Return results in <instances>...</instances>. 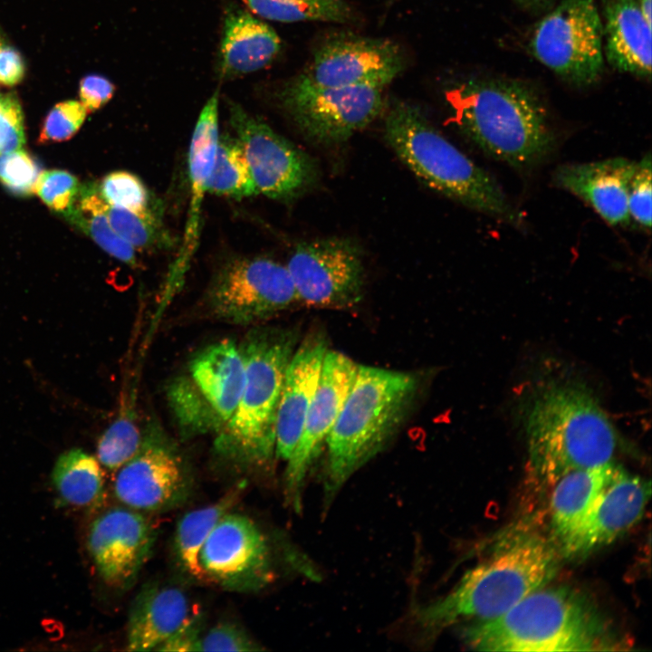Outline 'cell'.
Here are the masks:
<instances>
[{
    "label": "cell",
    "mask_w": 652,
    "mask_h": 652,
    "mask_svg": "<svg viewBox=\"0 0 652 652\" xmlns=\"http://www.w3.org/2000/svg\"><path fill=\"white\" fill-rule=\"evenodd\" d=\"M446 96L458 129L495 160L528 171L555 149L557 137L546 108L520 82L471 80Z\"/></svg>",
    "instance_id": "6da1fadb"
},
{
    "label": "cell",
    "mask_w": 652,
    "mask_h": 652,
    "mask_svg": "<svg viewBox=\"0 0 652 652\" xmlns=\"http://www.w3.org/2000/svg\"><path fill=\"white\" fill-rule=\"evenodd\" d=\"M482 651L614 650L618 642L594 603L569 587L542 586L499 617L462 632Z\"/></svg>",
    "instance_id": "7a4b0ae2"
},
{
    "label": "cell",
    "mask_w": 652,
    "mask_h": 652,
    "mask_svg": "<svg viewBox=\"0 0 652 652\" xmlns=\"http://www.w3.org/2000/svg\"><path fill=\"white\" fill-rule=\"evenodd\" d=\"M556 568L550 543L519 537L466 571L446 594L417 607L413 622L427 640L457 622L499 617L545 586Z\"/></svg>",
    "instance_id": "3957f363"
},
{
    "label": "cell",
    "mask_w": 652,
    "mask_h": 652,
    "mask_svg": "<svg viewBox=\"0 0 652 652\" xmlns=\"http://www.w3.org/2000/svg\"><path fill=\"white\" fill-rule=\"evenodd\" d=\"M417 386L411 373L358 365L325 442V509L351 475L385 448L408 413Z\"/></svg>",
    "instance_id": "277c9868"
},
{
    "label": "cell",
    "mask_w": 652,
    "mask_h": 652,
    "mask_svg": "<svg viewBox=\"0 0 652 652\" xmlns=\"http://www.w3.org/2000/svg\"><path fill=\"white\" fill-rule=\"evenodd\" d=\"M529 464L551 485L564 474L612 462L613 425L594 397L574 385H553L532 400L525 417Z\"/></svg>",
    "instance_id": "5b68a950"
},
{
    "label": "cell",
    "mask_w": 652,
    "mask_h": 652,
    "mask_svg": "<svg viewBox=\"0 0 652 652\" xmlns=\"http://www.w3.org/2000/svg\"><path fill=\"white\" fill-rule=\"evenodd\" d=\"M384 136L398 158L429 188L514 226L523 216L497 180L459 150L414 105L388 109Z\"/></svg>",
    "instance_id": "8992f818"
},
{
    "label": "cell",
    "mask_w": 652,
    "mask_h": 652,
    "mask_svg": "<svg viewBox=\"0 0 652 652\" xmlns=\"http://www.w3.org/2000/svg\"><path fill=\"white\" fill-rule=\"evenodd\" d=\"M295 342L289 331L254 328L238 345L244 384L235 413L216 432L214 449L221 459L244 469L271 464L281 390Z\"/></svg>",
    "instance_id": "52a82bcc"
},
{
    "label": "cell",
    "mask_w": 652,
    "mask_h": 652,
    "mask_svg": "<svg viewBox=\"0 0 652 652\" xmlns=\"http://www.w3.org/2000/svg\"><path fill=\"white\" fill-rule=\"evenodd\" d=\"M381 90L366 85L322 86L302 73L284 82L275 98L307 139L326 146L346 141L380 114Z\"/></svg>",
    "instance_id": "ba28073f"
},
{
    "label": "cell",
    "mask_w": 652,
    "mask_h": 652,
    "mask_svg": "<svg viewBox=\"0 0 652 652\" xmlns=\"http://www.w3.org/2000/svg\"><path fill=\"white\" fill-rule=\"evenodd\" d=\"M603 24L594 0H563L536 25L534 57L565 81L585 86L604 68Z\"/></svg>",
    "instance_id": "9c48e42d"
},
{
    "label": "cell",
    "mask_w": 652,
    "mask_h": 652,
    "mask_svg": "<svg viewBox=\"0 0 652 652\" xmlns=\"http://www.w3.org/2000/svg\"><path fill=\"white\" fill-rule=\"evenodd\" d=\"M212 313L225 322L249 325L299 302L286 265L264 256H242L225 262L207 291Z\"/></svg>",
    "instance_id": "30bf717a"
},
{
    "label": "cell",
    "mask_w": 652,
    "mask_h": 652,
    "mask_svg": "<svg viewBox=\"0 0 652 652\" xmlns=\"http://www.w3.org/2000/svg\"><path fill=\"white\" fill-rule=\"evenodd\" d=\"M228 113L258 194L290 201L316 184L319 170L310 155L232 101Z\"/></svg>",
    "instance_id": "8fae6325"
},
{
    "label": "cell",
    "mask_w": 652,
    "mask_h": 652,
    "mask_svg": "<svg viewBox=\"0 0 652 652\" xmlns=\"http://www.w3.org/2000/svg\"><path fill=\"white\" fill-rule=\"evenodd\" d=\"M286 267L299 302L343 310L362 299V253L354 240L332 236L299 243Z\"/></svg>",
    "instance_id": "7c38bea8"
},
{
    "label": "cell",
    "mask_w": 652,
    "mask_h": 652,
    "mask_svg": "<svg viewBox=\"0 0 652 652\" xmlns=\"http://www.w3.org/2000/svg\"><path fill=\"white\" fill-rule=\"evenodd\" d=\"M203 580L235 592L257 591L274 579L268 541L249 517L231 512L208 535L199 553Z\"/></svg>",
    "instance_id": "4fadbf2b"
},
{
    "label": "cell",
    "mask_w": 652,
    "mask_h": 652,
    "mask_svg": "<svg viewBox=\"0 0 652 652\" xmlns=\"http://www.w3.org/2000/svg\"><path fill=\"white\" fill-rule=\"evenodd\" d=\"M117 471L114 494L137 511H169L184 504L192 493V478L181 455L158 432L142 438L138 452Z\"/></svg>",
    "instance_id": "5bb4252c"
},
{
    "label": "cell",
    "mask_w": 652,
    "mask_h": 652,
    "mask_svg": "<svg viewBox=\"0 0 652 652\" xmlns=\"http://www.w3.org/2000/svg\"><path fill=\"white\" fill-rule=\"evenodd\" d=\"M357 363L346 355L327 350L316 392L296 446L286 461L284 495L296 513L302 507L308 473L320 455L355 378Z\"/></svg>",
    "instance_id": "9a60e30c"
},
{
    "label": "cell",
    "mask_w": 652,
    "mask_h": 652,
    "mask_svg": "<svg viewBox=\"0 0 652 652\" xmlns=\"http://www.w3.org/2000/svg\"><path fill=\"white\" fill-rule=\"evenodd\" d=\"M156 531L139 511L106 510L91 523L89 552L101 579L110 587L129 589L151 556Z\"/></svg>",
    "instance_id": "2e32d148"
},
{
    "label": "cell",
    "mask_w": 652,
    "mask_h": 652,
    "mask_svg": "<svg viewBox=\"0 0 652 652\" xmlns=\"http://www.w3.org/2000/svg\"><path fill=\"white\" fill-rule=\"evenodd\" d=\"M404 65L399 46L390 40L340 34L316 50L305 74L322 86L366 85L382 89L402 72Z\"/></svg>",
    "instance_id": "e0dca14e"
},
{
    "label": "cell",
    "mask_w": 652,
    "mask_h": 652,
    "mask_svg": "<svg viewBox=\"0 0 652 652\" xmlns=\"http://www.w3.org/2000/svg\"><path fill=\"white\" fill-rule=\"evenodd\" d=\"M649 480L621 467L570 536L560 546L567 557H581L613 542L643 516Z\"/></svg>",
    "instance_id": "ac0fdd59"
},
{
    "label": "cell",
    "mask_w": 652,
    "mask_h": 652,
    "mask_svg": "<svg viewBox=\"0 0 652 652\" xmlns=\"http://www.w3.org/2000/svg\"><path fill=\"white\" fill-rule=\"evenodd\" d=\"M636 161L612 158L587 163L559 166L553 183L590 206L607 224L628 226V190Z\"/></svg>",
    "instance_id": "d6986e66"
},
{
    "label": "cell",
    "mask_w": 652,
    "mask_h": 652,
    "mask_svg": "<svg viewBox=\"0 0 652 652\" xmlns=\"http://www.w3.org/2000/svg\"><path fill=\"white\" fill-rule=\"evenodd\" d=\"M324 337L312 333L294 350L285 371L275 427V456L287 461L301 436L320 379Z\"/></svg>",
    "instance_id": "ffe728a7"
},
{
    "label": "cell",
    "mask_w": 652,
    "mask_h": 652,
    "mask_svg": "<svg viewBox=\"0 0 652 652\" xmlns=\"http://www.w3.org/2000/svg\"><path fill=\"white\" fill-rule=\"evenodd\" d=\"M218 91L204 105L194 128L188 150V177L190 182V209L185 230L183 247L170 275L168 290L177 284L193 254L199 234L202 200L213 168L218 131Z\"/></svg>",
    "instance_id": "44dd1931"
},
{
    "label": "cell",
    "mask_w": 652,
    "mask_h": 652,
    "mask_svg": "<svg viewBox=\"0 0 652 652\" xmlns=\"http://www.w3.org/2000/svg\"><path fill=\"white\" fill-rule=\"evenodd\" d=\"M281 48L274 30L249 10L227 7L219 49V72L231 79L264 69Z\"/></svg>",
    "instance_id": "7402d4cb"
},
{
    "label": "cell",
    "mask_w": 652,
    "mask_h": 652,
    "mask_svg": "<svg viewBox=\"0 0 652 652\" xmlns=\"http://www.w3.org/2000/svg\"><path fill=\"white\" fill-rule=\"evenodd\" d=\"M190 380L221 426L235 413L244 384V366L239 346L231 340L213 343L189 364Z\"/></svg>",
    "instance_id": "603a6c76"
},
{
    "label": "cell",
    "mask_w": 652,
    "mask_h": 652,
    "mask_svg": "<svg viewBox=\"0 0 652 652\" xmlns=\"http://www.w3.org/2000/svg\"><path fill=\"white\" fill-rule=\"evenodd\" d=\"M190 615L188 599L181 589L157 584L143 587L130 606L126 649L156 650Z\"/></svg>",
    "instance_id": "cb8c5ba5"
},
{
    "label": "cell",
    "mask_w": 652,
    "mask_h": 652,
    "mask_svg": "<svg viewBox=\"0 0 652 652\" xmlns=\"http://www.w3.org/2000/svg\"><path fill=\"white\" fill-rule=\"evenodd\" d=\"M605 55L616 70L642 78L651 74V26L639 0H606Z\"/></svg>",
    "instance_id": "d4e9b609"
},
{
    "label": "cell",
    "mask_w": 652,
    "mask_h": 652,
    "mask_svg": "<svg viewBox=\"0 0 652 652\" xmlns=\"http://www.w3.org/2000/svg\"><path fill=\"white\" fill-rule=\"evenodd\" d=\"M619 466L612 462L570 471L552 485L551 526L560 545L576 530Z\"/></svg>",
    "instance_id": "484cf974"
},
{
    "label": "cell",
    "mask_w": 652,
    "mask_h": 652,
    "mask_svg": "<svg viewBox=\"0 0 652 652\" xmlns=\"http://www.w3.org/2000/svg\"><path fill=\"white\" fill-rule=\"evenodd\" d=\"M245 483L239 482L216 502L187 513L178 521L175 536V553L182 569L190 576L203 580L199 553L220 519L238 503Z\"/></svg>",
    "instance_id": "4316f807"
},
{
    "label": "cell",
    "mask_w": 652,
    "mask_h": 652,
    "mask_svg": "<svg viewBox=\"0 0 652 652\" xmlns=\"http://www.w3.org/2000/svg\"><path fill=\"white\" fill-rule=\"evenodd\" d=\"M52 483L63 503L78 508L99 504L104 494V478L98 459L80 448L59 455L52 472Z\"/></svg>",
    "instance_id": "83f0119b"
},
{
    "label": "cell",
    "mask_w": 652,
    "mask_h": 652,
    "mask_svg": "<svg viewBox=\"0 0 652 652\" xmlns=\"http://www.w3.org/2000/svg\"><path fill=\"white\" fill-rule=\"evenodd\" d=\"M206 190L216 196L241 199L258 194L244 154L236 139L218 138Z\"/></svg>",
    "instance_id": "f1b7e54d"
},
{
    "label": "cell",
    "mask_w": 652,
    "mask_h": 652,
    "mask_svg": "<svg viewBox=\"0 0 652 652\" xmlns=\"http://www.w3.org/2000/svg\"><path fill=\"white\" fill-rule=\"evenodd\" d=\"M257 16L281 23L324 21L347 23L352 18L344 0H243Z\"/></svg>",
    "instance_id": "f546056e"
},
{
    "label": "cell",
    "mask_w": 652,
    "mask_h": 652,
    "mask_svg": "<svg viewBox=\"0 0 652 652\" xmlns=\"http://www.w3.org/2000/svg\"><path fill=\"white\" fill-rule=\"evenodd\" d=\"M106 205L94 188L86 189L78 208L69 214L107 254L128 265L136 266V250L110 225L105 211Z\"/></svg>",
    "instance_id": "4dcf8cb0"
},
{
    "label": "cell",
    "mask_w": 652,
    "mask_h": 652,
    "mask_svg": "<svg viewBox=\"0 0 652 652\" xmlns=\"http://www.w3.org/2000/svg\"><path fill=\"white\" fill-rule=\"evenodd\" d=\"M106 215L114 231L135 250L162 249L171 244L157 213H137L106 205Z\"/></svg>",
    "instance_id": "1f68e13d"
},
{
    "label": "cell",
    "mask_w": 652,
    "mask_h": 652,
    "mask_svg": "<svg viewBox=\"0 0 652 652\" xmlns=\"http://www.w3.org/2000/svg\"><path fill=\"white\" fill-rule=\"evenodd\" d=\"M168 398L175 417L186 434L217 432L222 427L190 379L176 380L171 385Z\"/></svg>",
    "instance_id": "d6a6232c"
},
{
    "label": "cell",
    "mask_w": 652,
    "mask_h": 652,
    "mask_svg": "<svg viewBox=\"0 0 652 652\" xmlns=\"http://www.w3.org/2000/svg\"><path fill=\"white\" fill-rule=\"evenodd\" d=\"M141 435L130 415H121L101 436L97 459L109 470H118L138 452Z\"/></svg>",
    "instance_id": "836d02e7"
},
{
    "label": "cell",
    "mask_w": 652,
    "mask_h": 652,
    "mask_svg": "<svg viewBox=\"0 0 652 652\" xmlns=\"http://www.w3.org/2000/svg\"><path fill=\"white\" fill-rule=\"evenodd\" d=\"M99 194L110 206L137 213L154 212L148 187L137 175L128 171L106 175L101 182Z\"/></svg>",
    "instance_id": "e575fe53"
},
{
    "label": "cell",
    "mask_w": 652,
    "mask_h": 652,
    "mask_svg": "<svg viewBox=\"0 0 652 652\" xmlns=\"http://www.w3.org/2000/svg\"><path fill=\"white\" fill-rule=\"evenodd\" d=\"M41 173L37 161L21 149L0 154V183L16 196L34 194Z\"/></svg>",
    "instance_id": "d590c367"
},
{
    "label": "cell",
    "mask_w": 652,
    "mask_h": 652,
    "mask_svg": "<svg viewBox=\"0 0 652 652\" xmlns=\"http://www.w3.org/2000/svg\"><path fill=\"white\" fill-rule=\"evenodd\" d=\"M80 191L78 178L62 169L42 171L34 193L52 210L70 213Z\"/></svg>",
    "instance_id": "8d00e7d4"
},
{
    "label": "cell",
    "mask_w": 652,
    "mask_h": 652,
    "mask_svg": "<svg viewBox=\"0 0 652 652\" xmlns=\"http://www.w3.org/2000/svg\"><path fill=\"white\" fill-rule=\"evenodd\" d=\"M88 111L76 101L57 103L43 120L38 142L48 144L67 140L82 127Z\"/></svg>",
    "instance_id": "74e56055"
},
{
    "label": "cell",
    "mask_w": 652,
    "mask_h": 652,
    "mask_svg": "<svg viewBox=\"0 0 652 652\" xmlns=\"http://www.w3.org/2000/svg\"><path fill=\"white\" fill-rule=\"evenodd\" d=\"M651 156L647 153L638 162L628 190V209L631 223L647 232L651 228Z\"/></svg>",
    "instance_id": "f35d334b"
},
{
    "label": "cell",
    "mask_w": 652,
    "mask_h": 652,
    "mask_svg": "<svg viewBox=\"0 0 652 652\" xmlns=\"http://www.w3.org/2000/svg\"><path fill=\"white\" fill-rule=\"evenodd\" d=\"M263 647L238 625L223 622L202 635L200 651H259Z\"/></svg>",
    "instance_id": "ab89813d"
},
{
    "label": "cell",
    "mask_w": 652,
    "mask_h": 652,
    "mask_svg": "<svg viewBox=\"0 0 652 652\" xmlns=\"http://www.w3.org/2000/svg\"><path fill=\"white\" fill-rule=\"evenodd\" d=\"M24 142L20 103L13 94H0V154L20 149Z\"/></svg>",
    "instance_id": "60d3db41"
},
{
    "label": "cell",
    "mask_w": 652,
    "mask_h": 652,
    "mask_svg": "<svg viewBox=\"0 0 652 652\" xmlns=\"http://www.w3.org/2000/svg\"><path fill=\"white\" fill-rule=\"evenodd\" d=\"M202 624L199 615H190L156 650L168 652L200 651Z\"/></svg>",
    "instance_id": "b9f144b4"
},
{
    "label": "cell",
    "mask_w": 652,
    "mask_h": 652,
    "mask_svg": "<svg viewBox=\"0 0 652 652\" xmlns=\"http://www.w3.org/2000/svg\"><path fill=\"white\" fill-rule=\"evenodd\" d=\"M114 91V84L102 75L89 74L80 82L81 103L88 113L103 107L112 98Z\"/></svg>",
    "instance_id": "7bdbcfd3"
},
{
    "label": "cell",
    "mask_w": 652,
    "mask_h": 652,
    "mask_svg": "<svg viewBox=\"0 0 652 652\" xmlns=\"http://www.w3.org/2000/svg\"><path fill=\"white\" fill-rule=\"evenodd\" d=\"M25 74V65L20 53L14 47L0 42V83L14 86Z\"/></svg>",
    "instance_id": "ee69618b"
},
{
    "label": "cell",
    "mask_w": 652,
    "mask_h": 652,
    "mask_svg": "<svg viewBox=\"0 0 652 652\" xmlns=\"http://www.w3.org/2000/svg\"><path fill=\"white\" fill-rule=\"evenodd\" d=\"M651 2H652V0H639V5H640L642 14H643L645 20L647 21V23L648 24V25H650V26H651V22H652Z\"/></svg>",
    "instance_id": "f6af8a7d"
},
{
    "label": "cell",
    "mask_w": 652,
    "mask_h": 652,
    "mask_svg": "<svg viewBox=\"0 0 652 652\" xmlns=\"http://www.w3.org/2000/svg\"><path fill=\"white\" fill-rule=\"evenodd\" d=\"M523 3H525L527 5H537L540 4L545 0H521Z\"/></svg>",
    "instance_id": "bcb514c9"
},
{
    "label": "cell",
    "mask_w": 652,
    "mask_h": 652,
    "mask_svg": "<svg viewBox=\"0 0 652 652\" xmlns=\"http://www.w3.org/2000/svg\"><path fill=\"white\" fill-rule=\"evenodd\" d=\"M0 39H1V37H0Z\"/></svg>",
    "instance_id": "7dc6e473"
}]
</instances>
